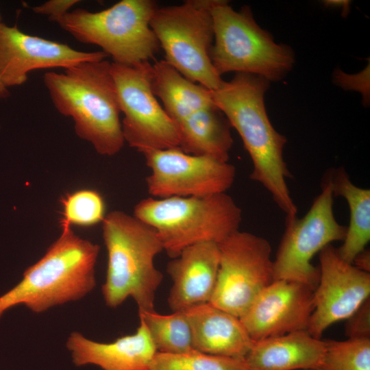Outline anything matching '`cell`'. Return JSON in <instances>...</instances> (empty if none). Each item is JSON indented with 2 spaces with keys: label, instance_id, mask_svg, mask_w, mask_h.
Listing matches in <instances>:
<instances>
[{
  "label": "cell",
  "instance_id": "f1b7e54d",
  "mask_svg": "<svg viewBox=\"0 0 370 370\" xmlns=\"http://www.w3.org/2000/svg\"><path fill=\"white\" fill-rule=\"evenodd\" d=\"M79 0H49L42 4L32 7V11L38 14L47 16L51 21L57 23L70 9L79 3Z\"/></svg>",
  "mask_w": 370,
  "mask_h": 370
},
{
  "label": "cell",
  "instance_id": "7a4b0ae2",
  "mask_svg": "<svg viewBox=\"0 0 370 370\" xmlns=\"http://www.w3.org/2000/svg\"><path fill=\"white\" fill-rule=\"evenodd\" d=\"M43 82L55 108L72 119L79 138L103 156L121 150L125 140L111 62L86 61L62 73L49 71Z\"/></svg>",
  "mask_w": 370,
  "mask_h": 370
},
{
  "label": "cell",
  "instance_id": "30bf717a",
  "mask_svg": "<svg viewBox=\"0 0 370 370\" xmlns=\"http://www.w3.org/2000/svg\"><path fill=\"white\" fill-rule=\"evenodd\" d=\"M111 72L123 114L125 142L142 153L179 147L177 128L151 89L152 64L149 61L134 66L111 62Z\"/></svg>",
  "mask_w": 370,
  "mask_h": 370
},
{
  "label": "cell",
  "instance_id": "4316f807",
  "mask_svg": "<svg viewBox=\"0 0 370 370\" xmlns=\"http://www.w3.org/2000/svg\"><path fill=\"white\" fill-rule=\"evenodd\" d=\"M332 79L336 85L345 90L360 92L363 102L367 105L369 103V65L356 75H349L340 69H336Z\"/></svg>",
  "mask_w": 370,
  "mask_h": 370
},
{
  "label": "cell",
  "instance_id": "e0dca14e",
  "mask_svg": "<svg viewBox=\"0 0 370 370\" xmlns=\"http://www.w3.org/2000/svg\"><path fill=\"white\" fill-rule=\"evenodd\" d=\"M66 345L75 365H95L102 370H149L157 352L141 320L134 334L123 336L111 343L94 341L73 332Z\"/></svg>",
  "mask_w": 370,
  "mask_h": 370
},
{
  "label": "cell",
  "instance_id": "2e32d148",
  "mask_svg": "<svg viewBox=\"0 0 370 370\" xmlns=\"http://www.w3.org/2000/svg\"><path fill=\"white\" fill-rule=\"evenodd\" d=\"M219 260L218 243L204 242L185 248L168 262L166 272L173 284L167 301L173 312L184 311L210 302Z\"/></svg>",
  "mask_w": 370,
  "mask_h": 370
},
{
  "label": "cell",
  "instance_id": "3957f363",
  "mask_svg": "<svg viewBox=\"0 0 370 370\" xmlns=\"http://www.w3.org/2000/svg\"><path fill=\"white\" fill-rule=\"evenodd\" d=\"M60 225V236L45 255L24 271L18 284L0 296V318L20 304L42 312L80 299L95 288L99 246L75 234L71 226Z\"/></svg>",
  "mask_w": 370,
  "mask_h": 370
},
{
  "label": "cell",
  "instance_id": "5bb4252c",
  "mask_svg": "<svg viewBox=\"0 0 370 370\" xmlns=\"http://www.w3.org/2000/svg\"><path fill=\"white\" fill-rule=\"evenodd\" d=\"M102 51L84 52L21 32L0 22V80L7 88L21 86L28 73L38 69H64L86 61L105 60Z\"/></svg>",
  "mask_w": 370,
  "mask_h": 370
},
{
  "label": "cell",
  "instance_id": "ac0fdd59",
  "mask_svg": "<svg viewBox=\"0 0 370 370\" xmlns=\"http://www.w3.org/2000/svg\"><path fill=\"white\" fill-rule=\"evenodd\" d=\"M184 312L190 325L195 350L245 360L254 341L238 317L210 303Z\"/></svg>",
  "mask_w": 370,
  "mask_h": 370
},
{
  "label": "cell",
  "instance_id": "9c48e42d",
  "mask_svg": "<svg viewBox=\"0 0 370 370\" xmlns=\"http://www.w3.org/2000/svg\"><path fill=\"white\" fill-rule=\"evenodd\" d=\"M334 197L325 173L321 192L307 213L302 218L286 217L284 232L273 260L274 280L295 281L316 288L320 271L311 263L313 256L332 243L343 241L347 231L334 217Z\"/></svg>",
  "mask_w": 370,
  "mask_h": 370
},
{
  "label": "cell",
  "instance_id": "7402d4cb",
  "mask_svg": "<svg viewBox=\"0 0 370 370\" xmlns=\"http://www.w3.org/2000/svg\"><path fill=\"white\" fill-rule=\"evenodd\" d=\"M327 173L334 196L343 197L349 206V223L337 251L344 260L352 264L370 241V190L355 185L343 167L330 169Z\"/></svg>",
  "mask_w": 370,
  "mask_h": 370
},
{
  "label": "cell",
  "instance_id": "ba28073f",
  "mask_svg": "<svg viewBox=\"0 0 370 370\" xmlns=\"http://www.w3.org/2000/svg\"><path fill=\"white\" fill-rule=\"evenodd\" d=\"M210 0H187L158 8L150 27L165 53V60L184 77L210 90L223 80L210 59L214 42Z\"/></svg>",
  "mask_w": 370,
  "mask_h": 370
},
{
  "label": "cell",
  "instance_id": "9a60e30c",
  "mask_svg": "<svg viewBox=\"0 0 370 370\" xmlns=\"http://www.w3.org/2000/svg\"><path fill=\"white\" fill-rule=\"evenodd\" d=\"M314 290L298 282L274 280L239 319L254 341L307 331L314 310Z\"/></svg>",
  "mask_w": 370,
  "mask_h": 370
},
{
  "label": "cell",
  "instance_id": "4dcf8cb0",
  "mask_svg": "<svg viewBox=\"0 0 370 370\" xmlns=\"http://www.w3.org/2000/svg\"><path fill=\"white\" fill-rule=\"evenodd\" d=\"M323 5L327 7L331 8H342V14L345 17L350 11V1L345 0H327L323 1Z\"/></svg>",
  "mask_w": 370,
  "mask_h": 370
},
{
  "label": "cell",
  "instance_id": "ffe728a7",
  "mask_svg": "<svg viewBox=\"0 0 370 370\" xmlns=\"http://www.w3.org/2000/svg\"><path fill=\"white\" fill-rule=\"evenodd\" d=\"M152 66V91L177 128L193 114L215 105L211 90L186 79L165 60Z\"/></svg>",
  "mask_w": 370,
  "mask_h": 370
},
{
  "label": "cell",
  "instance_id": "f546056e",
  "mask_svg": "<svg viewBox=\"0 0 370 370\" xmlns=\"http://www.w3.org/2000/svg\"><path fill=\"white\" fill-rule=\"evenodd\" d=\"M369 251L365 249L355 258L352 264L362 271L369 273Z\"/></svg>",
  "mask_w": 370,
  "mask_h": 370
},
{
  "label": "cell",
  "instance_id": "8fae6325",
  "mask_svg": "<svg viewBox=\"0 0 370 370\" xmlns=\"http://www.w3.org/2000/svg\"><path fill=\"white\" fill-rule=\"evenodd\" d=\"M218 245L219 267L209 303L240 318L274 281L271 245L264 238L238 230Z\"/></svg>",
  "mask_w": 370,
  "mask_h": 370
},
{
  "label": "cell",
  "instance_id": "1f68e13d",
  "mask_svg": "<svg viewBox=\"0 0 370 370\" xmlns=\"http://www.w3.org/2000/svg\"><path fill=\"white\" fill-rule=\"evenodd\" d=\"M0 22H1V16L0 14ZM10 96L8 88L4 86L0 80V99L7 98Z\"/></svg>",
  "mask_w": 370,
  "mask_h": 370
},
{
  "label": "cell",
  "instance_id": "d6986e66",
  "mask_svg": "<svg viewBox=\"0 0 370 370\" xmlns=\"http://www.w3.org/2000/svg\"><path fill=\"white\" fill-rule=\"evenodd\" d=\"M324 350V340L301 330L254 341L245 362L249 370H312Z\"/></svg>",
  "mask_w": 370,
  "mask_h": 370
},
{
  "label": "cell",
  "instance_id": "277c9868",
  "mask_svg": "<svg viewBox=\"0 0 370 370\" xmlns=\"http://www.w3.org/2000/svg\"><path fill=\"white\" fill-rule=\"evenodd\" d=\"M108 253L105 283L101 291L107 306L116 308L131 297L138 312L154 310L156 292L162 273L154 264L163 251L156 232L134 215L114 210L102 221Z\"/></svg>",
  "mask_w": 370,
  "mask_h": 370
},
{
  "label": "cell",
  "instance_id": "7c38bea8",
  "mask_svg": "<svg viewBox=\"0 0 370 370\" xmlns=\"http://www.w3.org/2000/svg\"><path fill=\"white\" fill-rule=\"evenodd\" d=\"M150 170L146 178L152 197H201L226 193L236 177L229 162L184 152L179 147L143 153Z\"/></svg>",
  "mask_w": 370,
  "mask_h": 370
},
{
  "label": "cell",
  "instance_id": "52a82bcc",
  "mask_svg": "<svg viewBox=\"0 0 370 370\" xmlns=\"http://www.w3.org/2000/svg\"><path fill=\"white\" fill-rule=\"evenodd\" d=\"M158 8L152 0H122L99 12L74 9L57 23L77 41L100 47L114 63L134 66L160 50L150 27Z\"/></svg>",
  "mask_w": 370,
  "mask_h": 370
},
{
  "label": "cell",
  "instance_id": "d4e9b609",
  "mask_svg": "<svg viewBox=\"0 0 370 370\" xmlns=\"http://www.w3.org/2000/svg\"><path fill=\"white\" fill-rule=\"evenodd\" d=\"M149 370H249L244 360L205 354L156 352Z\"/></svg>",
  "mask_w": 370,
  "mask_h": 370
},
{
  "label": "cell",
  "instance_id": "cb8c5ba5",
  "mask_svg": "<svg viewBox=\"0 0 370 370\" xmlns=\"http://www.w3.org/2000/svg\"><path fill=\"white\" fill-rule=\"evenodd\" d=\"M324 341L323 354L312 370H370V338Z\"/></svg>",
  "mask_w": 370,
  "mask_h": 370
},
{
  "label": "cell",
  "instance_id": "484cf974",
  "mask_svg": "<svg viewBox=\"0 0 370 370\" xmlns=\"http://www.w3.org/2000/svg\"><path fill=\"white\" fill-rule=\"evenodd\" d=\"M62 218L60 224L92 226L102 223L106 207L102 196L96 190L82 189L61 199Z\"/></svg>",
  "mask_w": 370,
  "mask_h": 370
},
{
  "label": "cell",
  "instance_id": "83f0119b",
  "mask_svg": "<svg viewBox=\"0 0 370 370\" xmlns=\"http://www.w3.org/2000/svg\"><path fill=\"white\" fill-rule=\"evenodd\" d=\"M345 334L348 338H370V301L362 305L347 319Z\"/></svg>",
  "mask_w": 370,
  "mask_h": 370
},
{
  "label": "cell",
  "instance_id": "44dd1931",
  "mask_svg": "<svg viewBox=\"0 0 370 370\" xmlns=\"http://www.w3.org/2000/svg\"><path fill=\"white\" fill-rule=\"evenodd\" d=\"M231 125L215 106L201 110L177 126L180 146L184 152L228 162L233 145Z\"/></svg>",
  "mask_w": 370,
  "mask_h": 370
},
{
  "label": "cell",
  "instance_id": "603a6c76",
  "mask_svg": "<svg viewBox=\"0 0 370 370\" xmlns=\"http://www.w3.org/2000/svg\"><path fill=\"white\" fill-rule=\"evenodd\" d=\"M157 352L184 354L195 350L189 321L184 311L161 314L155 310L138 312Z\"/></svg>",
  "mask_w": 370,
  "mask_h": 370
},
{
  "label": "cell",
  "instance_id": "8992f818",
  "mask_svg": "<svg viewBox=\"0 0 370 370\" xmlns=\"http://www.w3.org/2000/svg\"><path fill=\"white\" fill-rule=\"evenodd\" d=\"M214 42L210 59L221 77L229 72L257 75L270 82L283 79L295 62L292 48L277 43L256 23L248 5L234 10L227 1L210 0Z\"/></svg>",
  "mask_w": 370,
  "mask_h": 370
},
{
  "label": "cell",
  "instance_id": "6da1fadb",
  "mask_svg": "<svg viewBox=\"0 0 370 370\" xmlns=\"http://www.w3.org/2000/svg\"><path fill=\"white\" fill-rule=\"evenodd\" d=\"M270 83L257 75L236 73L230 81L211 90L212 98L249 153L253 165L250 178L271 194L286 217H294L297 207L287 186L291 173L283 156L286 138L273 127L264 105Z\"/></svg>",
  "mask_w": 370,
  "mask_h": 370
},
{
  "label": "cell",
  "instance_id": "4fadbf2b",
  "mask_svg": "<svg viewBox=\"0 0 370 370\" xmlns=\"http://www.w3.org/2000/svg\"><path fill=\"white\" fill-rule=\"evenodd\" d=\"M319 254L320 277L307 332L321 338L329 326L347 320L369 299L370 274L344 260L332 244Z\"/></svg>",
  "mask_w": 370,
  "mask_h": 370
},
{
  "label": "cell",
  "instance_id": "5b68a950",
  "mask_svg": "<svg viewBox=\"0 0 370 370\" xmlns=\"http://www.w3.org/2000/svg\"><path fill=\"white\" fill-rule=\"evenodd\" d=\"M136 218L157 234L167 255L176 258L186 247L219 243L239 230L242 211L226 193L201 197H149L134 207Z\"/></svg>",
  "mask_w": 370,
  "mask_h": 370
}]
</instances>
